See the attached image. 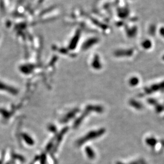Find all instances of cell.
I'll return each instance as SVG.
<instances>
[{"instance_id":"obj_1","label":"cell","mask_w":164,"mask_h":164,"mask_svg":"<svg viewBox=\"0 0 164 164\" xmlns=\"http://www.w3.org/2000/svg\"><path fill=\"white\" fill-rule=\"evenodd\" d=\"M104 132V130L103 129H100V130L97 131L91 132L88 134H87L85 136H84V138H82V139L79 140L78 142V144H82L85 142L86 141L92 140V139H93V138H95L99 137V136H100V135H101L102 134H103Z\"/></svg>"},{"instance_id":"obj_2","label":"cell","mask_w":164,"mask_h":164,"mask_svg":"<svg viewBox=\"0 0 164 164\" xmlns=\"http://www.w3.org/2000/svg\"><path fill=\"white\" fill-rule=\"evenodd\" d=\"M130 84L132 85H135L138 84V79L137 78H132L130 80Z\"/></svg>"}]
</instances>
